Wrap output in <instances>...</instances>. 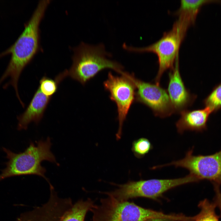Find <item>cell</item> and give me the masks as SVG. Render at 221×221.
Here are the masks:
<instances>
[{"mask_svg":"<svg viewBox=\"0 0 221 221\" xmlns=\"http://www.w3.org/2000/svg\"><path fill=\"white\" fill-rule=\"evenodd\" d=\"M50 1H40L25 29L14 43L4 54L10 53L11 57L5 71L0 78V86L7 78L10 80L3 86L5 89L10 86L14 88L18 99V84L21 73L31 61L39 47V25Z\"/></svg>","mask_w":221,"mask_h":221,"instance_id":"cell-1","label":"cell"},{"mask_svg":"<svg viewBox=\"0 0 221 221\" xmlns=\"http://www.w3.org/2000/svg\"><path fill=\"white\" fill-rule=\"evenodd\" d=\"M36 143L35 145L33 142H30L24 152L18 153L2 148L8 161L6 163V168L0 174V181L14 176L34 175L42 177L48 182L49 186L52 185L45 176L46 169L41 165V162L46 160L59 165L50 150V139L48 137L46 140H39Z\"/></svg>","mask_w":221,"mask_h":221,"instance_id":"cell-2","label":"cell"},{"mask_svg":"<svg viewBox=\"0 0 221 221\" xmlns=\"http://www.w3.org/2000/svg\"><path fill=\"white\" fill-rule=\"evenodd\" d=\"M73 50L72 64L68 76L83 85L105 69H111L121 75L124 72L122 65L108 59L111 54L103 44L95 45L82 42Z\"/></svg>","mask_w":221,"mask_h":221,"instance_id":"cell-3","label":"cell"},{"mask_svg":"<svg viewBox=\"0 0 221 221\" xmlns=\"http://www.w3.org/2000/svg\"><path fill=\"white\" fill-rule=\"evenodd\" d=\"M188 28L177 20L174 22L172 29L165 32L157 41L147 46L141 48L128 46L125 44L123 48L131 52H152L158 57L159 68L155 79L156 84L160 85L164 73L172 69L176 58L179 56L180 45L184 38Z\"/></svg>","mask_w":221,"mask_h":221,"instance_id":"cell-4","label":"cell"},{"mask_svg":"<svg viewBox=\"0 0 221 221\" xmlns=\"http://www.w3.org/2000/svg\"><path fill=\"white\" fill-rule=\"evenodd\" d=\"M101 203L99 206L95 205L90 210L93 212L94 221H146L153 218L171 216L110 196L102 200Z\"/></svg>","mask_w":221,"mask_h":221,"instance_id":"cell-5","label":"cell"},{"mask_svg":"<svg viewBox=\"0 0 221 221\" xmlns=\"http://www.w3.org/2000/svg\"><path fill=\"white\" fill-rule=\"evenodd\" d=\"M195 178L189 174L186 176L174 179H152L130 181L123 184H117L115 191L105 193L119 200L138 197L156 200L168 190L186 184L196 182Z\"/></svg>","mask_w":221,"mask_h":221,"instance_id":"cell-6","label":"cell"},{"mask_svg":"<svg viewBox=\"0 0 221 221\" xmlns=\"http://www.w3.org/2000/svg\"><path fill=\"white\" fill-rule=\"evenodd\" d=\"M193 147L189 149L183 159L157 166V168L170 165L183 168L189 171V174L193 176L197 182L207 180L210 181L214 186L220 187L221 185V149L212 154L195 156L193 154Z\"/></svg>","mask_w":221,"mask_h":221,"instance_id":"cell-7","label":"cell"},{"mask_svg":"<svg viewBox=\"0 0 221 221\" xmlns=\"http://www.w3.org/2000/svg\"><path fill=\"white\" fill-rule=\"evenodd\" d=\"M129 74L125 72L121 76H118L109 72L107 79L103 83L105 89L110 93V99L117 106L119 123L116 135L117 140L121 138L123 122L131 106L135 101L136 88Z\"/></svg>","mask_w":221,"mask_h":221,"instance_id":"cell-8","label":"cell"},{"mask_svg":"<svg viewBox=\"0 0 221 221\" xmlns=\"http://www.w3.org/2000/svg\"><path fill=\"white\" fill-rule=\"evenodd\" d=\"M129 76L136 88V102L148 107L155 116L161 118L175 113L167 91L160 85L142 81L134 74H130Z\"/></svg>","mask_w":221,"mask_h":221,"instance_id":"cell-9","label":"cell"},{"mask_svg":"<svg viewBox=\"0 0 221 221\" xmlns=\"http://www.w3.org/2000/svg\"><path fill=\"white\" fill-rule=\"evenodd\" d=\"M179 61L178 56L169 73L167 91L174 112L180 113L192 105L197 96L186 88L180 73Z\"/></svg>","mask_w":221,"mask_h":221,"instance_id":"cell-10","label":"cell"},{"mask_svg":"<svg viewBox=\"0 0 221 221\" xmlns=\"http://www.w3.org/2000/svg\"><path fill=\"white\" fill-rule=\"evenodd\" d=\"M51 98L43 94L38 87L24 112L17 117L18 130H26L32 122L38 124L43 118Z\"/></svg>","mask_w":221,"mask_h":221,"instance_id":"cell-11","label":"cell"},{"mask_svg":"<svg viewBox=\"0 0 221 221\" xmlns=\"http://www.w3.org/2000/svg\"><path fill=\"white\" fill-rule=\"evenodd\" d=\"M213 113L208 107L195 110H184L176 123L178 132L181 134L186 130L202 132L207 129V123Z\"/></svg>","mask_w":221,"mask_h":221,"instance_id":"cell-12","label":"cell"},{"mask_svg":"<svg viewBox=\"0 0 221 221\" xmlns=\"http://www.w3.org/2000/svg\"><path fill=\"white\" fill-rule=\"evenodd\" d=\"M220 3L221 1L181 0L179 9L174 13L178 19L189 26L194 24L199 11L204 5L212 2Z\"/></svg>","mask_w":221,"mask_h":221,"instance_id":"cell-13","label":"cell"},{"mask_svg":"<svg viewBox=\"0 0 221 221\" xmlns=\"http://www.w3.org/2000/svg\"><path fill=\"white\" fill-rule=\"evenodd\" d=\"M94 206L90 199L86 201L79 200L67 211L62 221H84L87 212Z\"/></svg>","mask_w":221,"mask_h":221,"instance_id":"cell-14","label":"cell"},{"mask_svg":"<svg viewBox=\"0 0 221 221\" xmlns=\"http://www.w3.org/2000/svg\"><path fill=\"white\" fill-rule=\"evenodd\" d=\"M200 212L196 215L190 217L188 221H219V216L215 213L216 207L214 203L207 199L200 201L198 205Z\"/></svg>","mask_w":221,"mask_h":221,"instance_id":"cell-15","label":"cell"},{"mask_svg":"<svg viewBox=\"0 0 221 221\" xmlns=\"http://www.w3.org/2000/svg\"><path fill=\"white\" fill-rule=\"evenodd\" d=\"M68 76V71L65 70L54 79L44 76L40 80L38 88L45 95L52 97L57 91L59 84Z\"/></svg>","mask_w":221,"mask_h":221,"instance_id":"cell-16","label":"cell"},{"mask_svg":"<svg viewBox=\"0 0 221 221\" xmlns=\"http://www.w3.org/2000/svg\"><path fill=\"white\" fill-rule=\"evenodd\" d=\"M205 107H209L212 112L221 110V83L215 86L203 101Z\"/></svg>","mask_w":221,"mask_h":221,"instance_id":"cell-17","label":"cell"},{"mask_svg":"<svg viewBox=\"0 0 221 221\" xmlns=\"http://www.w3.org/2000/svg\"><path fill=\"white\" fill-rule=\"evenodd\" d=\"M153 148V146L147 138H142L132 143L131 150L135 156L138 158L143 157Z\"/></svg>","mask_w":221,"mask_h":221,"instance_id":"cell-18","label":"cell"},{"mask_svg":"<svg viewBox=\"0 0 221 221\" xmlns=\"http://www.w3.org/2000/svg\"><path fill=\"white\" fill-rule=\"evenodd\" d=\"M15 221H56L51 217L44 215L31 213L22 217Z\"/></svg>","mask_w":221,"mask_h":221,"instance_id":"cell-19","label":"cell"},{"mask_svg":"<svg viewBox=\"0 0 221 221\" xmlns=\"http://www.w3.org/2000/svg\"><path fill=\"white\" fill-rule=\"evenodd\" d=\"M189 217L181 215H174L171 217H155L150 218L146 221H187Z\"/></svg>","mask_w":221,"mask_h":221,"instance_id":"cell-20","label":"cell"},{"mask_svg":"<svg viewBox=\"0 0 221 221\" xmlns=\"http://www.w3.org/2000/svg\"><path fill=\"white\" fill-rule=\"evenodd\" d=\"M214 187L215 192L214 203L220 210V214L219 217L221 218V192L219 189V186H214Z\"/></svg>","mask_w":221,"mask_h":221,"instance_id":"cell-21","label":"cell"}]
</instances>
